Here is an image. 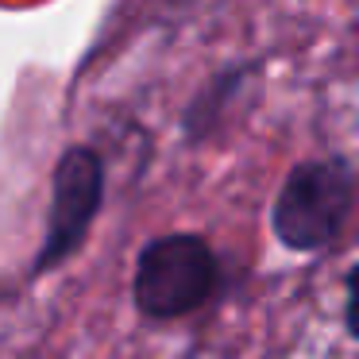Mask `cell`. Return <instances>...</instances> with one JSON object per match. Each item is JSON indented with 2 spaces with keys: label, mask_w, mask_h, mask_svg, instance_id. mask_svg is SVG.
<instances>
[{
  "label": "cell",
  "mask_w": 359,
  "mask_h": 359,
  "mask_svg": "<svg viewBox=\"0 0 359 359\" xmlns=\"http://www.w3.org/2000/svg\"><path fill=\"white\" fill-rule=\"evenodd\" d=\"M355 209V166L344 155L302 158L286 170L271 205V232L294 255H313L340 240Z\"/></svg>",
  "instance_id": "obj_1"
},
{
  "label": "cell",
  "mask_w": 359,
  "mask_h": 359,
  "mask_svg": "<svg viewBox=\"0 0 359 359\" xmlns=\"http://www.w3.org/2000/svg\"><path fill=\"white\" fill-rule=\"evenodd\" d=\"M220 286V259L197 232H166L143 243L132 271V305L143 320H182Z\"/></svg>",
  "instance_id": "obj_2"
},
{
  "label": "cell",
  "mask_w": 359,
  "mask_h": 359,
  "mask_svg": "<svg viewBox=\"0 0 359 359\" xmlns=\"http://www.w3.org/2000/svg\"><path fill=\"white\" fill-rule=\"evenodd\" d=\"M104 158L89 143H74L58 155L50 170V209L43 224V243L32 259V278L58 271L81 251L89 228L104 205Z\"/></svg>",
  "instance_id": "obj_3"
},
{
  "label": "cell",
  "mask_w": 359,
  "mask_h": 359,
  "mask_svg": "<svg viewBox=\"0 0 359 359\" xmlns=\"http://www.w3.org/2000/svg\"><path fill=\"white\" fill-rule=\"evenodd\" d=\"M255 70H259L255 62H232L205 81L201 93H197L194 101L186 104V112H182V140H186L189 147H201L212 135H220L224 116L236 109V101L243 97V89L255 78Z\"/></svg>",
  "instance_id": "obj_4"
},
{
  "label": "cell",
  "mask_w": 359,
  "mask_h": 359,
  "mask_svg": "<svg viewBox=\"0 0 359 359\" xmlns=\"http://www.w3.org/2000/svg\"><path fill=\"white\" fill-rule=\"evenodd\" d=\"M344 332L359 344V259L348 266L344 278Z\"/></svg>",
  "instance_id": "obj_5"
}]
</instances>
